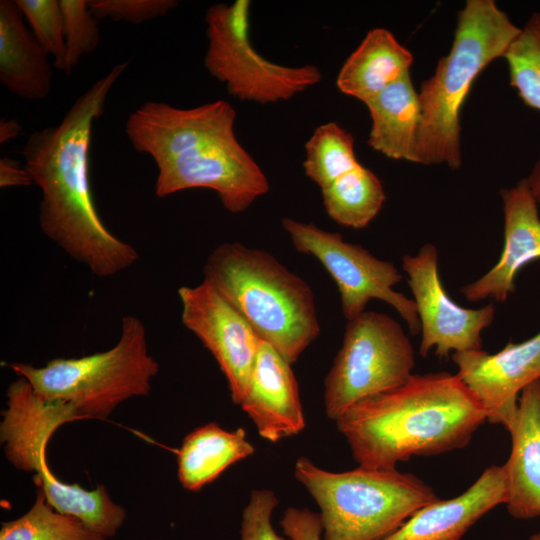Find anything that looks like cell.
Returning a JSON list of instances; mask_svg holds the SVG:
<instances>
[{"instance_id":"31","label":"cell","mask_w":540,"mask_h":540,"mask_svg":"<svg viewBox=\"0 0 540 540\" xmlns=\"http://www.w3.org/2000/svg\"><path fill=\"white\" fill-rule=\"evenodd\" d=\"M278 504L279 500L273 491L253 490L242 512L241 540H285L275 532L272 525V514Z\"/></svg>"},{"instance_id":"15","label":"cell","mask_w":540,"mask_h":540,"mask_svg":"<svg viewBox=\"0 0 540 540\" xmlns=\"http://www.w3.org/2000/svg\"><path fill=\"white\" fill-rule=\"evenodd\" d=\"M235 118L233 106L225 100L193 108L147 101L129 115L125 133L133 148L149 155L157 165L179 154L194 140L234 126Z\"/></svg>"},{"instance_id":"33","label":"cell","mask_w":540,"mask_h":540,"mask_svg":"<svg viewBox=\"0 0 540 540\" xmlns=\"http://www.w3.org/2000/svg\"><path fill=\"white\" fill-rule=\"evenodd\" d=\"M33 184L32 177L24 164L9 157L0 159V187H26Z\"/></svg>"},{"instance_id":"20","label":"cell","mask_w":540,"mask_h":540,"mask_svg":"<svg viewBox=\"0 0 540 540\" xmlns=\"http://www.w3.org/2000/svg\"><path fill=\"white\" fill-rule=\"evenodd\" d=\"M53 71L49 54L25 25L15 0L0 1V82L17 97L44 100Z\"/></svg>"},{"instance_id":"23","label":"cell","mask_w":540,"mask_h":540,"mask_svg":"<svg viewBox=\"0 0 540 540\" xmlns=\"http://www.w3.org/2000/svg\"><path fill=\"white\" fill-rule=\"evenodd\" d=\"M365 105L371 117L368 145L390 159L412 162L421 122V106L410 73Z\"/></svg>"},{"instance_id":"1","label":"cell","mask_w":540,"mask_h":540,"mask_svg":"<svg viewBox=\"0 0 540 540\" xmlns=\"http://www.w3.org/2000/svg\"><path fill=\"white\" fill-rule=\"evenodd\" d=\"M128 65L124 61L113 66L74 101L59 124L32 132L21 151L33 184L41 191L42 233L102 278L119 274L139 259L138 251L103 223L89 175L94 123Z\"/></svg>"},{"instance_id":"10","label":"cell","mask_w":540,"mask_h":540,"mask_svg":"<svg viewBox=\"0 0 540 540\" xmlns=\"http://www.w3.org/2000/svg\"><path fill=\"white\" fill-rule=\"evenodd\" d=\"M282 226L294 248L314 256L335 281L342 313L348 321L366 311L371 299H379L399 313L411 334L420 333L414 300L393 289L403 279L394 264L376 258L361 245L346 242L339 233L314 224L284 217Z\"/></svg>"},{"instance_id":"8","label":"cell","mask_w":540,"mask_h":540,"mask_svg":"<svg viewBox=\"0 0 540 540\" xmlns=\"http://www.w3.org/2000/svg\"><path fill=\"white\" fill-rule=\"evenodd\" d=\"M414 367V349L401 325L387 314L364 311L348 321L325 377L326 416L336 421L360 401L403 385Z\"/></svg>"},{"instance_id":"5","label":"cell","mask_w":540,"mask_h":540,"mask_svg":"<svg viewBox=\"0 0 540 540\" xmlns=\"http://www.w3.org/2000/svg\"><path fill=\"white\" fill-rule=\"evenodd\" d=\"M294 476L319 506L322 540H380L418 509L440 499L419 477L397 468L358 466L331 472L301 456Z\"/></svg>"},{"instance_id":"24","label":"cell","mask_w":540,"mask_h":540,"mask_svg":"<svg viewBox=\"0 0 540 540\" xmlns=\"http://www.w3.org/2000/svg\"><path fill=\"white\" fill-rule=\"evenodd\" d=\"M323 206L336 223L362 229L377 216L385 201L377 175L361 163L321 189Z\"/></svg>"},{"instance_id":"22","label":"cell","mask_w":540,"mask_h":540,"mask_svg":"<svg viewBox=\"0 0 540 540\" xmlns=\"http://www.w3.org/2000/svg\"><path fill=\"white\" fill-rule=\"evenodd\" d=\"M254 452L242 427L226 430L210 422L184 437L177 452L178 480L184 489L197 492Z\"/></svg>"},{"instance_id":"21","label":"cell","mask_w":540,"mask_h":540,"mask_svg":"<svg viewBox=\"0 0 540 540\" xmlns=\"http://www.w3.org/2000/svg\"><path fill=\"white\" fill-rule=\"evenodd\" d=\"M411 52L385 28L368 31L342 65L338 89L364 104L409 73Z\"/></svg>"},{"instance_id":"27","label":"cell","mask_w":540,"mask_h":540,"mask_svg":"<svg viewBox=\"0 0 540 540\" xmlns=\"http://www.w3.org/2000/svg\"><path fill=\"white\" fill-rule=\"evenodd\" d=\"M510 85L528 107L540 111V12L530 15L504 57Z\"/></svg>"},{"instance_id":"4","label":"cell","mask_w":540,"mask_h":540,"mask_svg":"<svg viewBox=\"0 0 540 540\" xmlns=\"http://www.w3.org/2000/svg\"><path fill=\"white\" fill-rule=\"evenodd\" d=\"M203 272V280L291 364L319 336L310 286L270 253L238 242L223 243L210 253Z\"/></svg>"},{"instance_id":"7","label":"cell","mask_w":540,"mask_h":540,"mask_svg":"<svg viewBox=\"0 0 540 540\" xmlns=\"http://www.w3.org/2000/svg\"><path fill=\"white\" fill-rule=\"evenodd\" d=\"M6 397L0 440L7 460L17 469L35 473V486L43 490L55 510L76 517L105 538L114 537L126 519V511L110 498L106 488L99 485L87 490L65 483L47 464L49 439L62 424L75 420L71 407L39 397L23 377L11 382Z\"/></svg>"},{"instance_id":"25","label":"cell","mask_w":540,"mask_h":540,"mask_svg":"<svg viewBox=\"0 0 540 540\" xmlns=\"http://www.w3.org/2000/svg\"><path fill=\"white\" fill-rule=\"evenodd\" d=\"M353 135L335 122L318 126L305 143V175L321 189L357 167Z\"/></svg>"},{"instance_id":"16","label":"cell","mask_w":540,"mask_h":540,"mask_svg":"<svg viewBox=\"0 0 540 540\" xmlns=\"http://www.w3.org/2000/svg\"><path fill=\"white\" fill-rule=\"evenodd\" d=\"M288 362L261 340L241 409L259 436L277 443L301 433L306 425L298 382Z\"/></svg>"},{"instance_id":"18","label":"cell","mask_w":540,"mask_h":540,"mask_svg":"<svg viewBox=\"0 0 540 540\" xmlns=\"http://www.w3.org/2000/svg\"><path fill=\"white\" fill-rule=\"evenodd\" d=\"M507 500L504 468L491 465L463 493L421 507L380 540H459L479 519Z\"/></svg>"},{"instance_id":"35","label":"cell","mask_w":540,"mask_h":540,"mask_svg":"<svg viewBox=\"0 0 540 540\" xmlns=\"http://www.w3.org/2000/svg\"><path fill=\"white\" fill-rule=\"evenodd\" d=\"M22 132V125L14 119H2L0 122V143L5 144L17 138Z\"/></svg>"},{"instance_id":"36","label":"cell","mask_w":540,"mask_h":540,"mask_svg":"<svg viewBox=\"0 0 540 540\" xmlns=\"http://www.w3.org/2000/svg\"><path fill=\"white\" fill-rule=\"evenodd\" d=\"M529 540H540V530L532 534Z\"/></svg>"},{"instance_id":"6","label":"cell","mask_w":540,"mask_h":540,"mask_svg":"<svg viewBox=\"0 0 540 540\" xmlns=\"http://www.w3.org/2000/svg\"><path fill=\"white\" fill-rule=\"evenodd\" d=\"M7 366L39 397L69 405L76 420L105 419L122 402L149 395L159 372L148 351L145 326L134 315L122 317L119 339L106 351L55 358L42 367L19 362Z\"/></svg>"},{"instance_id":"28","label":"cell","mask_w":540,"mask_h":540,"mask_svg":"<svg viewBox=\"0 0 540 540\" xmlns=\"http://www.w3.org/2000/svg\"><path fill=\"white\" fill-rule=\"evenodd\" d=\"M37 41L53 58L54 66L66 72L64 18L60 0H15Z\"/></svg>"},{"instance_id":"19","label":"cell","mask_w":540,"mask_h":540,"mask_svg":"<svg viewBox=\"0 0 540 540\" xmlns=\"http://www.w3.org/2000/svg\"><path fill=\"white\" fill-rule=\"evenodd\" d=\"M506 430L511 436V451L502 465L507 511L516 519L540 517V379L523 389Z\"/></svg>"},{"instance_id":"29","label":"cell","mask_w":540,"mask_h":540,"mask_svg":"<svg viewBox=\"0 0 540 540\" xmlns=\"http://www.w3.org/2000/svg\"><path fill=\"white\" fill-rule=\"evenodd\" d=\"M66 43V75L84 55L92 53L100 41L98 19L86 0H60Z\"/></svg>"},{"instance_id":"17","label":"cell","mask_w":540,"mask_h":540,"mask_svg":"<svg viewBox=\"0 0 540 540\" xmlns=\"http://www.w3.org/2000/svg\"><path fill=\"white\" fill-rule=\"evenodd\" d=\"M504 213V246L498 262L482 277L461 288L471 302L491 298L505 302L515 291V277L540 259V212L524 179L500 190Z\"/></svg>"},{"instance_id":"2","label":"cell","mask_w":540,"mask_h":540,"mask_svg":"<svg viewBox=\"0 0 540 540\" xmlns=\"http://www.w3.org/2000/svg\"><path fill=\"white\" fill-rule=\"evenodd\" d=\"M487 413L450 372L412 374L401 386L360 401L336 421L359 466L396 469L414 456L466 447Z\"/></svg>"},{"instance_id":"13","label":"cell","mask_w":540,"mask_h":540,"mask_svg":"<svg viewBox=\"0 0 540 540\" xmlns=\"http://www.w3.org/2000/svg\"><path fill=\"white\" fill-rule=\"evenodd\" d=\"M178 296L182 324L215 358L232 401L240 405L261 339L238 310L206 281L180 287Z\"/></svg>"},{"instance_id":"34","label":"cell","mask_w":540,"mask_h":540,"mask_svg":"<svg viewBox=\"0 0 540 540\" xmlns=\"http://www.w3.org/2000/svg\"><path fill=\"white\" fill-rule=\"evenodd\" d=\"M538 207H540V153L529 175L523 178Z\"/></svg>"},{"instance_id":"26","label":"cell","mask_w":540,"mask_h":540,"mask_svg":"<svg viewBox=\"0 0 540 540\" xmlns=\"http://www.w3.org/2000/svg\"><path fill=\"white\" fill-rule=\"evenodd\" d=\"M0 540H106L76 517L55 510L36 486L31 508L17 519L3 522Z\"/></svg>"},{"instance_id":"30","label":"cell","mask_w":540,"mask_h":540,"mask_svg":"<svg viewBox=\"0 0 540 540\" xmlns=\"http://www.w3.org/2000/svg\"><path fill=\"white\" fill-rule=\"evenodd\" d=\"M175 0H90L88 6L99 19L140 24L166 15L175 8Z\"/></svg>"},{"instance_id":"14","label":"cell","mask_w":540,"mask_h":540,"mask_svg":"<svg viewBox=\"0 0 540 540\" xmlns=\"http://www.w3.org/2000/svg\"><path fill=\"white\" fill-rule=\"evenodd\" d=\"M451 357L457 375L486 410L487 422L507 429L521 392L540 379V331L525 341L509 342L495 354L481 349Z\"/></svg>"},{"instance_id":"3","label":"cell","mask_w":540,"mask_h":540,"mask_svg":"<svg viewBox=\"0 0 540 540\" xmlns=\"http://www.w3.org/2000/svg\"><path fill=\"white\" fill-rule=\"evenodd\" d=\"M520 31L494 0H467L457 14L449 53L418 92L421 122L412 162L461 166L460 111L479 73L504 54Z\"/></svg>"},{"instance_id":"12","label":"cell","mask_w":540,"mask_h":540,"mask_svg":"<svg viewBox=\"0 0 540 540\" xmlns=\"http://www.w3.org/2000/svg\"><path fill=\"white\" fill-rule=\"evenodd\" d=\"M402 269L420 321L419 354L426 357L434 348L437 357L448 358L450 353L481 350V333L494 320V305L469 309L453 301L441 282L433 244L423 245L416 255H404Z\"/></svg>"},{"instance_id":"32","label":"cell","mask_w":540,"mask_h":540,"mask_svg":"<svg viewBox=\"0 0 540 540\" xmlns=\"http://www.w3.org/2000/svg\"><path fill=\"white\" fill-rule=\"evenodd\" d=\"M280 525L289 540H322L321 515L307 508H287Z\"/></svg>"},{"instance_id":"11","label":"cell","mask_w":540,"mask_h":540,"mask_svg":"<svg viewBox=\"0 0 540 540\" xmlns=\"http://www.w3.org/2000/svg\"><path fill=\"white\" fill-rule=\"evenodd\" d=\"M155 194L165 198L187 189H210L234 214L246 211L269 189V181L237 140L234 127L208 133L156 165Z\"/></svg>"},{"instance_id":"9","label":"cell","mask_w":540,"mask_h":540,"mask_svg":"<svg viewBox=\"0 0 540 540\" xmlns=\"http://www.w3.org/2000/svg\"><path fill=\"white\" fill-rule=\"evenodd\" d=\"M250 1L211 5L205 13L208 46L204 65L241 101L260 104L286 101L322 79L315 65L283 66L262 57L249 38Z\"/></svg>"}]
</instances>
